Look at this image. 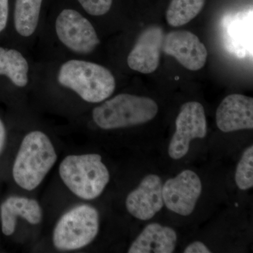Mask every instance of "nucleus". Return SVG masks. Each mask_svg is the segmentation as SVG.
Returning <instances> with one entry per match:
<instances>
[{
	"label": "nucleus",
	"mask_w": 253,
	"mask_h": 253,
	"mask_svg": "<svg viewBox=\"0 0 253 253\" xmlns=\"http://www.w3.org/2000/svg\"><path fill=\"white\" fill-rule=\"evenodd\" d=\"M58 82L88 103H101L116 89V80L108 68L83 60L72 59L59 68Z\"/></svg>",
	"instance_id": "obj_2"
},
{
	"label": "nucleus",
	"mask_w": 253,
	"mask_h": 253,
	"mask_svg": "<svg viewBox=\"0 0 253 253\" xmlns=\"http://www.w3.org/2000/svg\"><path fill=\"white\" fill-rule=\"evenodd\" d=\"M206 134L207 122L204 106L196 101L186 103L176 119V131L168 149L169 157L181 159L189 151L191 141L204 139Z\"/></svg>",
	"instance_id": "obj_7"
},
{
	"label": "nucleus",
	"mask_w": 253,
	"mask_h": 253,
	"mask_svg": "<svg viewBox=\"0 0 253 253\" xmlns=\"http://www.w3.org/2000/svg\"><path fill=\"white\" fill-rule=\"evenodd\" d=\"M56 36L70 51L76 54H90L100 43L90 21L74 9H63L55 23Z\"/></svg>",
	"instance_id": "obj_6"
},
{
	"label": "nucleus",
	"mask_w": 253,
	"mask_h": 253,
	"mask_svg": "<svg viewBox=\"0 0 253 253\" xmlns=\"http://www.w3.org/2000/svg\"><path fill=\"white\" fill-rule=\"evenodd\" d=\"M164 38L159 26H151L143 31L128 55L129 67L144 74L154 72L159 66Z\"/></svg>",
	"instance_id": "obj_12"
},
{
	"label": "nucleus",
	"mask_w": 253,
	"mask_h": 253,
	"mask_svg": "<svg viewBox=\"0 0 253 253\" xmlns=\"http://www.w3.org/2000/svg\"><path fill=\"white\" fill-rule=\"evenodd\" d=\"M9 16V0H0V33L2 32L7 24Z\"/></svg>",
	"instance_id": "obj_21"
},
{
	"label": "nucleus",
	"mask_w": 253,
	"mask_h": 253,
	"mask_svg": "<svg viewBox=\"0 0 253 253\" xmlns=\"http://www.w3.org/2000/svg\"><path fill=\"white\" fill-rule=\"evenodd\" d=\"M177 235L174 229L153 223L144 228L128 250L129 253H172Z\"/></svg>",
	"instance_id": "obj_15"
},
{
	"label": "nucleus",
	"mask_w": 253,
	"mask_h": 253,
	"mask_svg": "<svg viewBox=\"0 0 253 253\" xmlns=\"http://www.w3.org/2000/svg\"><path fill=\"white\" fill-rule=\"evenodd\" d=\"M202 191V184L196 172L186 169L163 186V198L166 207L182 216L194 212Z\"/></svg>",
	"instance_id": "obj_8"
},
{
	"label": "nucleus",
	"mask_w": 253,
	"mask_h": 253,
	"mask_svg": "<svg viewBox=\"0 0 253 253\" xmlns=\"http://www.w3.org/2000/svg\"><path fill=\"white\" fill-rule=\"evenodd\" d=\"M184 253H211L207 246L204 243L195 241L189 245L184 251Z\"/></svg>",
	"instance_id": "obj_22"
},
{
	"label": "nucleus",
	"mask_w": 253,
	"mask_h": 253,
	"mask_svg": "<svg viewBox=\"0 0 253 253\" xmlns=\"http://www.w3.org/2000/svg\"><path fill=\"white\" fill-rule=\"evenodd\" d=\"M61 180L80 199L99 197L109 184V169L99 154L69 155L60 163Z\"/></svg>",
	"instance_id": "obj_3"
},
{
	"label": "nucleus",
	"mask_w": 253,
	"mask_h": 253,
	"mask_svg": "<svg viewBox=\"0 0 253 253\" xmlns=\"http://www.w3.org/2000/svg\"><path fill=\"white\" fill-rule=\"evenodd\" d=\"M158 106L150 98L120 94L94 108L92 118L104 129H115L144 124L156 117Z\"/></svg>",
	"instance_id": "obj_4"
},
{
	"label": "nucleus",
	"mask_w": 253,
	"mask_h": 253,
	"mask_svg": "<svg viewBox=\"0 0 253 253\" xmlns=\"http://www.w3.org/2000/svg\"><path fill=\"white\" fill-rule=\"evenodd\" d=\"M6 131L4 124L0 118V154L4 149L5 142H6Z\"/></svg>",
	"instance_id": "obj_23"
},
{
	"label": "nucleus",
	"mask_w": 253,
	"mask_h": 253,
	"mask_svg": "<svg viewBox=\"0 0 253 253\" xmlns=\"http://www.w3.org/2000/svg\"><path fill=\"white\" fill-rule=\"evenodd\" d=\"M163 186L160 176L156 174L145 176L139 186L126 197L128 212L140 220H149L154 217L164 206Z\"/></svg>",
	"instance_id": "obj_11"
},
{
	"label": "nucleus",
	"mask_w": 253,
	"mask_h": 253,
	"mask_svg": "<svg viewBox=\"0 0 253 253\" xmlns=\"http://www.w3.org/2000/svg\"><path fill=\"white\" fill-rule=\"evenodd\" d=\"M42 0H16L14 26L20 36L28 38L38 28Z\"/></svg>",
	"instance_id": "obj_17"
},
{
	"label": "nucleus",
	"mask_w": 253,
	"mask_h": 253,
	"mask_svg": "<svg viewBox=\"0 0 253 253\" xmlns=\"http://www.w3.org/2000/svg\"><path fill=\"white\" fill-rule=\"evenodd\" d=\"M162 51L172 56L186 69L196 71L206 63L208 51L199 38L186 31H172L165 36Z\"/></svg>",
	"instance_id": "obj_9"
},
{
	"label": "nucleus",
	"mask_w": 253,
	"mask_h": 253,
	"mask_svg": "<svg viewBox=\"0 0 253 253\" xmlns=\"http://www.w3.org/2000/svg\"><path fill=\"white\" fill-rule=\"evenodd\" d=\"M18 217L33 225L40 224L42 219L41 205L36 200L21 196H11L5 200L0 206L1 231L5 236L14 234Z\"/></svg>",
	"instance_id": "obj_14"
},
{
	"label": "nucleus",
	"mask_w": 253,
	"mask_h": 253,
	"mask_svg": "<svg viewBox=\"0 0 253 253\" xmlns=\"http://www.w3.org/2000/svg\"><path fill=\"white\" fill-rule=\"evenodd\" d=\"M88 14L99 16L109 12L113 0H78Z\"/></svg>",
	"instance_id": "obj_20"
},
{
	"label": "nucleus",
	"mask_w": 253,
	"mask_h": 253,
	"mask_svg": "<svg viewBox=\"0 0 253 253\" xmlns=\"http://www.w3.org/2000/svg\"><path fill=\"white\" fill-rule=\"evenodd\" d=\"M57 161L54 145L45 133L30 131L23 137L15 158L12 174L15 182L26 191L37 189Z\"/></svg>",
	"instance_id": "obj_1"
},
{
	"label": "nucleus",
	"mask_w": 253,
	"mask_h": 253,
	"mask_svg": "<svg viewBox=\"0 0 253 253\" xmlns=\"http://www.w3.org/2000/svg\"><path fill=\"white\" fill-rule=\"evenodd\" d=\"M216 123L223 132L253 128V99L242 94L226 96L218 106Z\"/></svg>",
	"instance_id": "obj_13"
},
{
	"label": "nucleus",
	"mask_w": 253,
	"mask_h": 253,
	"mask_svg": "<svg viewBox=\"0 0 253 253\" xmlns=\"http://www.w3.org/2000/svg\"><path fill=\"white\" fill-rule=\"evenodd\" d=\"M28 73L29 64L20 51L0 46V76H6L18 87H25L29 81Z\"/></svg>",
	"instance_id": "obj_16"
},
{
	"label": "nucleus",
	"mask_w": 253,
	"mask_h": 253,
	"mask_svg": "<svg viewBox=\"0 0 253 253\" xmlns=\"http://www.w3.org/2000/svg\"><path fill=\"white\" fill-rule=\"evenodd\" d=\"M99 231V214L89 205H80L65 212L55 226L54 247L59 251H76L90 244Z\"/></svg>",
	"instance_id": "obj_5"
},
{
	"label": "nucleus",
	"mask_w": 253,
	"mask_h": 253,
	"mask_svg": "<svg viewBox=\"0 0 253 253\" xmlns=\"http://www.w3.org/2000/svg\"><path fill=\"white\" fill-rule=\"evenodd\" d=\"M225 49L239 59L253 56V9L227 14L221 22Z\"/></svg>",
	"instance_id": "obj_10"
},
{
	"label": "nucleus",
	"mask_w": 253,
	"mask_h": 253,
	"mask_svg": "<svg viewBox=\"0 0 253 253\" xmlns=\"http://www.w3.org/2000/svg\"><path fill=\"white\" fill-rule=\"evenodd\" d=\"M205 4L206 0H172L166 12L168 23L172 27L184 26L198 16Z\"/></svg>",
	"instance_id": "obj_18"
},
{
	"label": "nucleus",
	"mask_w": 253,
	"mask_h": 253,
	"mask_svg": "<svg viewBox=\"0 0 253 253\" xmlns=\"http://www.w3.org/2000/svg\"><path fill=\"white\" fill-rule=\"evenodd\" d=\"M235 181L241 190L251 189L253 186V146L246 149L240 160L235 174Z\"/></svg>",
	"instance_id": "obj_19"
}]
</instances>
